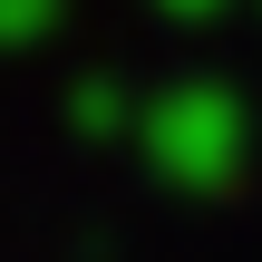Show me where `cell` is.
Segmentation results:
<instances>
[{
    "mask_svg": "<svg viewBox=\"0 0 262 262\" xmlns=\"http://www.w3.org/2000/svg\"><path fill=\"white\" fill-rule=\"evenodd\" d=\"M136 136H146L175 175H214V165H233V97L175 88V97H156V107L136 117Z\"/></svg>",
    "mask_w": 262,
    "mask_h": 262,
    "instance_id": "cell-1",
    "label": "cell"
},
{
    "mask_svg": "<svg viewBox=\"0 0 262 262\" xmlns=\"http://www.w3.org/2000/svg\"><path fill=\"white\" fill-rule=\"evenodd\" d=\"M175 10H214V0H175Z\"/></svg>",
    "mask_w": 262,
    "mask_h": 262,
    "instance_id": "cell-2",
    "label": "cell"
}]
</instances>
